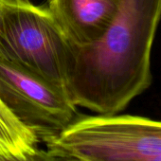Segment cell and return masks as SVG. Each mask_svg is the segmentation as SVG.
<instances>
[{
    "label": "cell",
    "instance_id": "6da1fadb",
    "mask_svg": "<svg viewBox=\"0 0 161 161\" xmlns=\"http://www.w3.org/2000/svg\"><path fill=\"white\" fill-rule=\"evenodd\" d=\"M161 18V0H123L103 37L73 46L66 86L77 106L115 115L152 84L151 53Z\"/></svg>",
    "mask_w": 161,
    "mask_h": 161
},
{
    "label": "cell",
    "instance_id": "7a4b0ae2",
    "mask_svg": "<svg viewBox=\"0 0 161 161\" xmlns=\"http://www.w3.org/2000/svg\"><path fill=\"white\" fill-rule=\"evenodd\" d=\"M0 58L66 88L73 45L47 7L0 0Z\"/></svg>",
    "mask_w": 161,
    "mask_h": 161
},
{
    "label": "cell",
    "instance_id": "3957f363",
    "mask_svg": "<svg viewBox=\"0 0 161 161\" xmlns=\"http://www.w3.org/2000/svg\"><path fill=\"white\" fill-rule=\"evenodd\" d=\"M46 146L83 161H148L161 156V121L132 115L79 116Z\"/></svg>",
    "mask_w": 161,
    "mask_h": 161
},
{
    "label": "cell",
    "instance_id": "277c9868",
    "mask_svg": "<svg viewBox=\"0 0 161 161\" xmlns=\"http://www.w3.org/2000/svg\"><path fill=\"white\" fill-rule=\"evenodd\" d=\"M0 99L45 144L78 117L66 88L0 58Z\"/></svg>",
    "mask_w": 161,
    "mask_h": 161
},
{
    "label": "cell",
    "instance_id": "5b68a950",
    "mask_svg": "<svg viewBox=\"0 0 161 161\" xmlns=\"http://www.w3.org/2000/svg\"><path fill=\"white\" fill-rule=\"evenodd\" d=\"M123 0H48V10L70 43L78 47L101 40Z\"/></svg>",
    "mask_w": 161,
    "mask_h": 161
},
{
    "label": "cell",
    "instance_id": "8992f818",
    "mask_svg": "<svg viewBox=\"0 0 161 161\" xmlns=\"http://www.w3.org/2000/svg\"><path fill=\"white\" fill-rule=\"evenodd\" d=\"M38 136L0 99V161H23L39 150Z\"/></svg>",
    "mask_w": 161,
    "mask_h": 161
},
{
    "label": "cell",
    "instance_id": "52a82bcc",
    "mask_svg": "<svg viewBox=\"0 0 161 161\" xmlns=\"http://www.w3.org/2000/svg\"><path fill=\"white\" fill-rule=\"evenodd\" d=\"M23 161H83L62 150L46 146L39 150L30 158Z\"/></svg>",
    "mask_w": 161,
    "mask_h": 161
}]
</instances>
